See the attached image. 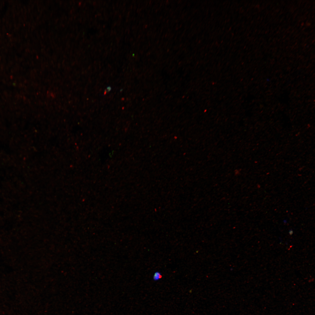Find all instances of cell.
I'll list each match as a JSON object with an SVG mask.
<instances>
[{"label":"cell","mask_w":315,"mask_h":315,"mask_svg":"<svg viewBox=\"0 0 315 315\" xmlns=\"http://www.w3.org/2000/svg\"><path fill=\"white\" fill-rule=\"evenodd\" d=\"M162 276L160 273L158 272H156L153 276V279L154 280H157L162 278Z\"/></svg>","instance_id":"obj_1"}]
</instances>
